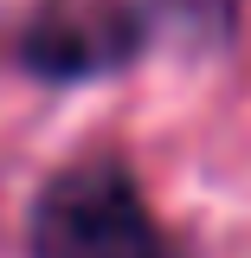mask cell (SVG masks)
Here are the masks:
<instances>
[{
  "instance_id": "2",
  "label": "cell",
  "mask_w": 251,
  "mask_h": 258,
  "mask_svg": "<svg viewBox=\"0 0 251 258\" xmlns=\"http://www.w3.org/2000/svg\"><path fill=\"white\" fill-rule=\"evenodd\" d=\"M155 7H123V0H58L45 20L26 32V64L39 78H97L148 52Z\"/></svg>"
},
{
  "instance_id": "1",
  "label": "cell",
  "mask_w": 251,
  "mask_h": 258,
  "mask_svg": "<svg viewBox=\"0 0 251 258\" xmlns=\"http://www.w3.org/2000/svg\"><path fill=\"white\" fill-rule=\"evenodd\" d=\"M32 258H181L116 155L71 161L32 200Z\"/></svg>"
}]
</instances>
